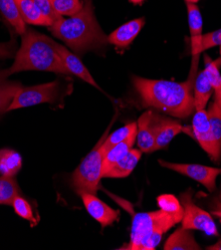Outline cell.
<instances>
[{"label": "cell", "mask_w": 221, "mask_h": 250, "mask_svg": "<svg viewBox=\"0 0 221 250\" xmlns=\"http://www.w3.org/2000/svg\"><path fill=\"white\" fill-rule=\"evenodd\" d=\"M212 213H213L214 215H216V216H218V217L221 218V209H219V210H214Z\"/></svg>", "instance_id": "cell-38"}, {"label": "cell", "mask_w": 221, "mask_h": 250, "mask_svg": "<svg viewBox=\"0 0 221 250\" xmlns=\"http://www.w3.org/2000/svg\"><path fill=\"white\" fill-rule=\"evenodd\" d=\"M63 88L59 81L31 87H21L15 94L7 112L40 104H55L62 98Z\"/></svg>", "instance_id": "cell-6"}, {"label": "cell", "mask_w": 221, "mask_h": 250, "mask_svg": "<svg viewBox=\"0 0 221 250\" xmlns=\"http://www.w3.org/2000/svg\"><path fill=\"white\" fill-rule=\"evenodd\" d=\"M130 1L135 5H139V4H141L143 2V0H130Z\"/></svg>", "instance_id": "cell-36"}, {"label": "cell", "mask_w": 221, "mask_h": 250, "mask_svg": "<svg viewBox=\"0 0 221 250\" xmlns=\"http://www.w3.org/2000/svg\"><path fill=\"white\" fill-rule=\"evenodd\" d=\"M4 71L8 77L24 71L69 74L54 47V40L28 27L22 35L21 45L16 51L13 64Z\"/></svg>", "instance_id": "cell-3"}, {"label": "cell", "mask_w": 221, "mask_h": 250, "mask_svg": "<svg viewBox=\"0 0 221 250\" xmlns=\"http://www.w3.org/2000/svg\"><path fill=\"white\" fill-rule=\"evenodd\" d=\"M132 81L143 107L155 108L179 119L187 118L195 111L192 90L186 82L138 76H133Z\"/></svg>", "instance_id": "cell-1"}, {"label": "cell", "mask_w": 221, "mask_h": 250, "mask_svg": "<svg viewBox=\"0 0 221 250\" xmlns=\"http://www.w3.org/2000/svg\"><path fill=\"white\" fill-rule=\"evenodd\" d=\"M206 112L213 137L221 148V107L213 102Z\"/></svg>", "instance_id": "cell-27"}, {"label": "cell", "mask_w": 221, "mask_h": 250, "mask_svg": "<svg viewBox=\"0 0 221 250\" xmlns=\"http://www.w3.org/2000/svg\"><path fill=\"white\" fill-rule=\"evenodd\" d=\"M180 202L183 208L181 221V228L189 230H200L210 236H218V229L211 214L193 203L190 189L181 193Z\"/></svg>", "instance_id": "cell-7"}, {"label": "cell", "mask_w": 221, "mask_h": 250, "mask_svg": "<svg viewBox=\"0 0 221 250\" xmlns=\"http://www.w3.org/2000/svg\"><path fill=\"white\" fill-rule=\"evenodd\" d=\"M156 120V151L166 147L169 143L181 133L192 134V129L182 126L175 120L155 113Z\"/></svg>", "instance_id": "cell-12"}, {"label": "cell", "mask_w": 221, "mask_h": 250, "mask_svg": "<svg viewBox=\"0 0 221 250\" xmlns=\"http://www.w3.org/2000/svg\"><path fill=\"white\" fill-rule=\"evenodd\" d=\"M164 250H200L201 246L196 243L194 236L189 229L181 228L171 234L165 241Z\"/></svg>", "instance_id": "cell-18"}, {"label": "cell", "mask_w": 221, "mask_h": 250, "mask_svg": "<svg viewBox=\"0 0 221 250\" xmlns=\"http://www.w3.org/2000/svg\"><path fill=\"white\" fill-rule=\"evenodd\" d=\"M187 15H188V25L190 32V41H191V67L189 71L188 78L185 81L188 86L193 90V84L196 76H198L199 70V61L201 50L202 43V17L199 6L194 3H186Z\"/></svg>", "instance_id": "cell-8"}, {"label": "cell", "mask_w": 221, "mask_h": 250, "mask_svg": "<svg viewBox=\"0 0 221 250\" xmlns=\"http://www.w3.org/2000/svg\"><path fill=\"white\" fill-rule=\"evenodd\" d=\"M82 197L83 204L89 214L101 224L102 229L113 226L120 217V210L114 209L106 205L96 194L90 192H82L79 194Z\"/></svg>", "instance_id": "cell-11"}, {"label": "cell", "mask_w": 221, "mask_h": 250, "mask_svg": "<svg viewBox=\"0 0 221 250\" xmlns=\"http://www.w3.org/2000/svg\"><path fill=\"white\" fill-rule=\"evenodd\" d=\"M207 250H221V239H219L216 243H214L213 245L207 246L206 247Z\"/></svg>", "instance_id": "cell-35"}, {"label": "cell", "mask_w": 221, "mask_h": 250, "mask_svg": "<svg viewBox=\"0 0 221 250\" xmlns=\"http://www.w3.org/2000/svg\"><path fill=\"white\" fill-rule=\"evenodd\" d=\"M221 45V29L206 33L202 36L201 50L202 52L207 49Z\"/></svg>", "instance_id": "cell-32"}, {"label": "cell", "mask_w": 221, "mask_h": 250, "mask_svg": "<svg viewBox=\"0 0 221 250\" xmlns=\"http://www.w3.org/2000/svg\"><path fill=\"white\" fill-rule=\"evenodd\" d=\"M11 206L13 207V209L17 215H19L23 219L28 220L33 227L38 223V219L34 215V211L31 205L21 194L17 195L13 199Z\"/></svg>", "instance_id": "cell-26"}, {"label": "cell", "mask_w": 221, "mask_h": 250, "mask_svg": "<svg viewBox=\"0 0 221 250\" xmlns=\"http://www.w3.org/2000/svg\"><path fill=\"white\" fill-rule=\"evenodd\" d=\"M219 52H220V57H221V45H220V50H219Z\"/></svg>", "instance_id": "cell-39"}, {"label": "cell", "mask_w": 221, "mask_h": 250, "mask_svg": "<svg viewBox=\"0 0 221 250\" xmlns=\"http://www.w3.org/2000/svg\"><path fill=\"white\" fill-rule=\"evenodd\" d=\"M213 92V87L203 70L202 72L198 74L193 84V98L195 111L203 110L206 108V105Z\"/></svg>", "instance_id": "cell-19"}, {"label": "cell", "mask_w": 221, "mask_h": 250, "mask_svg": "<svg viewBox=\"0 0 221 250\" xmlns=\"http://www.w3.org/2000/svg\"><path fill=\"white\" fill-rule=\"evenodd\" d=\"M16 54V42L14 40L10 42L0 43V59H9Z\"/></svg>", "instance_id": "cell-33"}, {"label": "cell", "mask_w": 221, "mask_h": 250, "mask_svg": "<svg viewBox=\"0 0 221 250\" xmlns=\"http://www.w3.org/2000/svg\"><path fill=\"white\" fill-rule=\"evenodd\" d=\"M23 21L29 25L50 27L53 21L46 17L32 0H15Z\"/></svg>", "instance_id": "cell-17"}, {"label": "cell", "mask_w": 221, "mask_h": 250, "mask_svg": "<svg viewBox=\"0 0 221 250\" xmlns=\"http://www.w3.org/2000/svg\"><path fill=\"white\" fill-rule=\"evenodd\" d=\"M183 209L179 212H168L159 209L151 212H139L133 215L131 239L121 249L136 250L142 238L152 233H165L182 219Z\"/></svg>", "instance_id": "cell-4"}, {"label": "cell", "mask_w": 221, "mask_h": 250, "mask_svg": "<svg viewBox=\"0 0 221 250\" xmlns=\"http://www.w3.org/2000/svg\"><path fill=\"white\" fill-rule=\"evenodd\" d=\"M137 144L142 153L156 152V120L155 112L146 111L138 120Z\"/></svg>", "instance_id": "cell-13"}, {"label": "cell", "mask_w": 221, "mask_h": 250, "mask_svg": "<svg viewBox=\"0 0 221 250\" xmlns=\"http://www.w3.org/2000/svg\"><path fill=\"white\" fill-rule=\"evenodd\" d=\"M0 12L17 34L22 36L26 32L27 25L19 13L15 0H0Z\"/></svg>", "instance_id": "cell-21"}, {"label": "cell", "mask_w": 221, "mask_h": 250, "mask_svg": "<svg viewBox=\"0 0 221 250\" xmlns=\"http://www.w3.org/2000/svg\"><path fill=\"white\" fill-rule=\"evenodd\" d=\"M21 87V83L10 80L5 71L0 69V115L7 112L15 94Z\"/></svg>", "instance_id": "cell-22"}, {"label": "cell", "mask_w": 221, "mask_h": 250, "mask_svg": "<svg viewBox=\"0 0 221 250\" xmlns=\"http://www.w3.org/2000/svg\"><path fill=\"white\" fill-rule=\"evenodd\" d=\"M22 167V157L10 148L0 149V173L3 177H15Z\"/></svg>", "instance_id": "cell-23"}, {"label": "cell", "mask_w": 221, "mask_h": 250, "mask_svg": "<svg viewBox=\"0 0 221 250\" xmlns=\"http://www.w3.org/2000/svg\"><path fill=\"white\" fill-rule=\"evenodd\" d=\"M184 1H185V3H194V4H196V3H198L199 1H200V0H184Z\"/></svg>", "instance_id": "cell-37"}, {"label": "cell", "mask_w": 221, "mask_h": 250, "mask_svg": "<svg viewBox=\"0 0 221 250\" xmlns=\"http://www.w3.org/2000/svg\"><path fill=\"white\" fill-rule=\"evenodd\" d=\"M55 11L60 16H73L77 14L84 5L81 0H51Z\"/></svg>", "instance_id": "cell-28"}, {"label": "cell", "mask_w": 221, "mask_h": 250, "mask_svg": "<svg viewBox=\"0 0 221 250\" xmlns=\"http://www.w3.org/2000/svg\"><path fill=\"white\" fill-rule=\"evenodd\" d=\"M220 199H221V193H220Z\"/></svg>", "instance_id": "cell-40"}, {"label": "cell", "mask_w": 221, "mask_h": 250, "mask_svg": "<svg viewBox=\"0 0 221 250\" xmlns=\"http://www.w3.org/2000/svg\"><path fill=\"white\" fill-rule=\"evenodd\" d=\"M109 130L97 143L92 151L84 158L78 167L73 172L71 185L78 194L90 192L96 194L100 188V182L103 179V161L106 151L103 147L104 141Z\"/></svg>", "instance_id": "cell-5"}, {"label": "cell", "mask_w": 221, "mask_h": 250, "mask_svg": "<svg viewBox=\"0 0 221 250\" xmlns=\"http://www.w3.org/2000/svg\"><path fill=\"white\" fill-rule=\"evenodd\" d=\"M157 201L160 208L168 212H179L183 209L181 202L173 194L160 195Z\"/></svg>", "instance_id": "cell-30"}, {"label": "cell", "mask_w": 221, "mask_h": 250, "mask_svg": "<svg viewBox=\"0 0 221 250\" xmlns=\"http://www.w3.org/2000/svg\"><path fill=\"white\" fill-rule=\"evenodd\" d=\"M142 152L140 148H132L131 151L114 165L105 174L103 178L111 179H122L127 178L132 173V171L137 167L139 161L141 160Z\"/></svg>", "instance_id": "cell-16"}, {"label": "cell", "mask_w": 221, "mask_h": 250, "mask_svg": "<svg viewBox=\"0 0 221 250\" xmlns=\"http://www.w3.org/2000/svg\"><path fill=\"white\" fill-rule=\"evenodd\" d=\"M48 28L78 54L103 50L109 44L108 36L96 18L92 0H85L83 8L77 14L62 17Z\"/></svg>", "instance_id": "cell-2"}, {"label": "cell", "mask_w": 221, "mask_h": 250, "mask_svg": "<svg viewBox=\"0 0 221 250\" xmlns=\"http://www.w3.org/2000/svg\"><path fill=\"white\" fill-rule=\"evenodd\" d=\"M137 132H138V124L136 122L128 123L125 125V126L121 127L120 129L116 130L112 134L108 135L104 141L103 147L107 152L108 149L113 146L128 140L134 135H137Z\"/></svg>", "instance_id": "cell-24"}, {"label": "cell", "mask_w": 221, "mask_h": 250, "mask_svg": "<svg viewBox=\"0 0 221 250\" xmlns=\"http://www.w3.org/2000/svg\"><path fill=\"white\" fill-rule=\"evenodd\" d=\"M214 102L221 107V78H220V85L217 91L214 92Z\"/></svg>", "instance_id": "cell-34"}, {"label": "cell", "mask_w": 221, "mask_h": 250, "mask_svg": "<svg viewBox=\"0 0 221 250\" xmlns=\"http://www.w3.org/2000/svg\"><path fill=\"white\" fill-rule=\"evenodd\" d=\"M143 25V18H137L122 24L121 26L118 27L108 36L109 44H112L118 48H127L137 38Z\"/></svg>", "instance_id": "cell-15"}, {"label": "cell", "mask_w": 221, "mask_h": 250, "mask_svg": "<svg viewBox=\"0 0 221 250\" xmlns=\"http://www.w3.org/2000/svg\"><path fill=\"white\" fill-rule=\"evenodd\" d=\"M204 63H205V69L204 72L206 74V76L208 80L210 81L214 92L218 90L219 85H220V72L219 69L221 67V57L212 60L209 56L205 55L204 56Z\"/></svg>", "instance_id": "cell-29"}, {"label": "cell", "mask_w": 221, "mask_h": 250, "mask_svg": "<svg viewBox=\"0 0 221 250\" xmlns=\"http://www.w3.org/2000/svg\"><path fill=\"white\" fill-rule=\"evenodd\" d=\"M20 189L14 177L0 178V205L11 206L13 199L20 195Z\"/></svg>", "instance_id": "cell-25"}, {"label": "cell", "mask_w": 221, "mask_h": 250, "mask_svg": "<svg viewBox=\"0 0 221 250\" xmlns=\"http://www.w3.org/2000/svg\"><path fill=\"white\" fill-rule=\"evenodd\" d=\"M191 129L193 137L200 143L201 146L207 153L210 159L215 163H219L221 148L213 137L206 109L195 111Z\"/></svg>", "instance_id": "cell-10"}, {"label": "cell", "mask_w": 221, "mask_h": 250, "mask_svg": "<svg viewBox=\"0 0 221 250\" xmlns=\"http://www.w3.org/2000/svg\"><path fill=\"white\" fill-rule=\"evenodd\" d=\"M136 141H137V135H134L128 140L121 142L108 149V151L105 153L104 161H103V177L114 165H116L119 161H121L131 151Z\"/></svg>", "instance_id": "cell-20"}, {"label": "cell", "mask_w": 221, "mask_h": 250, "mask_svg": "<svg viewBox=\"0 0 221 250\" xmlns=\"http://www.w3.org/2000/svg\"><path fill=\"white\" fill-rule=\"evenodd\" d=\"M39 10L49 19H51L53 23L60 20L63 16H60L54 9L51 0H32Z\"/></svg>", "instance_id": "cell-31"}, {"label": "cell", "mask_w": 221, "mask_h": 250, "mask_svg": "<svg viewBox=\"0 0 221 250\" xmlns=\"http://www.w3.org/2000/svg\"><path fill=\"white\" fill-rule=\"evenodd\" d=\"M54 47L56 49V51L63 63L64 67L66 68V70L68 71L69 74L75 75V76L82 79L84 82L94 86L97 89L102 90L101 87L97 84L95 79L92 77V75L89 72V70L85 67V65L83 64V62L77 55L71 52L70 50H68L66 47L62 46L61 44L57 43L56 41H54Z\"/></svg>", "instance_id": "cell-14"}, {"label": "cell", "mask_w": 221, "mask_h": 250, "mask_svg": "<svg viewBox=\"0 0 221 250\" xmlns=\"http://www.w3.org/2000/svg\"><path fill=\"white\" fill-rule=\"evenodd\" d=\"M159 164L168 169L175 170L184 176L201 184L208 191H213L216 188V179L221 173V169L217 167L195 165V164H176L160 160Z\"/></svg>", "instance_id": "cell-9"}]
</instances>
